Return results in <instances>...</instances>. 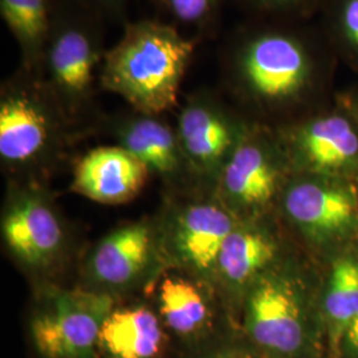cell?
<instances>
[{
  "instance_id": "52a82bcc",
  "label": "cell",
  "mask_w": 358,
  "mask_h": 358,
  "mask_svg": "<svg viewBox=\"0 0 358 358\" xmlns=\"http://www.w3.org/2000/svg\"><path fill=\"white\" fill-rule=\"evenodd\" d=\"M279 148L268 134L245 129L219 174L220 190L232 208L256 213L273 199L287 155Z\"/></svg>"
},
{
  "instance_id": "8fae6325",
  "label": "cell",
  "mask_w": 358,
  "mask_h": 358,
  "mask_svg": "<svg viewBox=\"0 0 358 358\" xmlns=\"http://www.w3.org/2000/svg\"><path fill=\"white\" fill-rule=\"evenodd\" d=\"M149 173L125 148L100 146L77 162L72 189L99 203H125L140 192Z\"/></svg>"
},
{
  "instance_id": "d4e9b609",
  "label": "cell",
  "mask_w": 358,
  "mask_h": 358,
  "mask_svg": "<svg viewBox=\"0 0 358 358\" xmlns=\"http://www.w3.org/2000/svg\"><path fill=\"white\" fill-rule=\"evenodd\" d=\"M262 11L269 13H288L301 8L307 0H247Z\"/></svg>"
},
{
  "instance_id": "7c38bea8",
  "label": "cell",
  "mask_w": 358,
  "mask_h": 358,
  "mask_svg": "<svg viewBox=\"0 0 358 358\" xmlns=\"http://www.w3.org/2000/svg\"><path fill=\"white\" fill-rule=\"evenodd\" d=\"M3 235L13 254L34 267L50 264L64 239L60 220L38 195H24L8 208Z\"/></svg>"
},
{
  "instance_id": "ba28073f",
  "label": "cell",
  "mask_w": 358,
  "mask_h": 358,
  "mask_svg": "<svg viewBox=\"0 0 358 358\" xmlns=\"http://www.w3.org/2000/svg\"><path fill=\"white\" fill-rule=\"evenodd\" d=\"M176 131L190 170L219 176L245 128L238 125L208 92H198L182 108Z\"/></svg>"
},
{
  "instance_id": "7a4b0ae2",
  "label": "cell",
  "mask_w": 358,
  "mask_h": 358,
  "mask_svg": "<svg viewBox=\"0 0 358 358\" xmlns=\"http://www.w3.org/2000/svg\"><path fill=\"white\" fill-rule=\"evenodd\" d=\"M244 329L263 358H321L327 338L292 275L268 269L250 287ZM329 349V348H328Z\"/></svg>"
},
{
  "instance_id": "ac0fdd59",
  "label": "cell",
  "mask_w": 358,
  "mask_h": 358,
  "mask_svg": "<svg viewBox=\"0 0 358 358\" xmlns=\"http://www.w3.org/2000/svg\"><path fill=\"white\" fill-rule=\"evenodd\" d=\"M162 343L159 320L143 307L113 310L103 322L100 336V346L115 358H153Z\"/></svg>"
},
{
  "instance_id": "83f0119b",
  "label": "cell",
  "mask_w": 358,
  "mask_h": 358,
  "mask_svg": "<svg viewBox=\"0 0 358 358\" xmlns=\"http://www.w3.org/2000/svg\"><path fill=\"white\" fill-rule=\"evenodd\" d=\"M357 121H358V120H357Z\"/></svg>"
},
{
  "instance_id": "9a60e30c",
  "label": "cell",
  "mask_w": 358,
  "mask_h": 358,
  "mask_svg": "<svg viewBox=\"0 0 358 358\" xmlns=\"http://www.w3.org/2000/svg\"><path fill=\"white\" fill-rule=\"evenodd\" d=\"M150 247L152 234L145 224H130L113 231L92 254V276L110 287L133 282L146 266Z\"/></svg>"
},
{
  "instance_id": "7402d4cb",
  "label": "cell",
  "mask_w": 358,
  "mask_h": 358,
  "mask_svg": "<svg viewBox=\"0 0 358 358\" xmlns=\"http://www.w3.org/2000/svg\"><path fill=\"white\" fill-rule=\"evenodd\" d=\"M103 20L128 24V0H75Z\"/></svg>"
},
{
  "instance_id": "9c48e42d",
  "label": "cell",
  "mask_w": 358,
  "mask_h": 358,
  "mask_svg": "<svg viewBox=\"0 0 358 358\" xmlns=\"http://www.w3.org/2000/svg\"><path fill=\"white\" fill-rule=\"evenodd\" d=\"M294 226L316 243L346 239L357 230V201L346 186L322 179H301L284 196Z\"/></svg>"
},
{
  "instance_id": "ffe728a7",
  "label": "cell",
  "mask_w": 358,
  "mask_h": 358,
  "mask_svg": "<svg viewBox=\"0 0 358 358\" xmlns=\"http://www.w3.org/2000/svg\"><path fill=\"white\" fill-rule=\"evenodd\" d=\"M159 309L167 327L182 336L199 332L208 321L210 309L203 294L183 279H165L159 288Z\"/></svg>"
},
{
  "instance_id": "2e32d148",
  "label": "cell",
  "mask_w": 358,
  "mask_h": 358,
  "mask_svg": "<svg viewBox=\"0 0 358 358\" xmlns=\"http://www.w3.org/2000/svg\"><path fill=\"white\" fill-rule=\"evenodd\" d=\"M275 257L276 243L268 232L236 224L220 248L215 271L229 285L251 287Z\"/></svg>"
},
{
  "instance_id": "277c9868",
  "label": "cell",
  "mask_w": 358,
  "mask_h": 358,
  "mask_svg": "<svg viewBox=\"0 0 358 358\" xmlns=\"http://www.w3.org/2000/svg\"><path fill=\"white\" fill-rule=\"evenodd\" d=\"M69 118L40 73L19 66L0 90V158L7 166H40L62 152Z\"/></svg>"
},
{
  "instance_id": "603a6c76",
  "label": "cell",
  "mask_w": 358,
  "mask_h": 358,
  "mask_svg": "<svg viewBox=\"0 0 358 358\" xmlns=\"http://www.w3.org/2000/svg\"><path fill=\"white\" fill-rule=\"evenodd\" d=\"M340 27L350 48L358 53V0H346L340 13Z\"/></svg>"
},
{
  "instance_id": "44dd1931",
  "label": "cell",
  "mask_w": 358,
  "mask_h": 358,
  "mask_svg": "<svg viewBox=\"0 0 358 358\" xmlns=\"http://www.w3.org/2000/svg\"><path fill=\"white\" fill-rule=\"evenodd\" d=\"M162 11L179 26L205 32L214 24L223 0H157Z\"/></svg>"
},
{
  "instance_id": "6da1fadb",
  "label": "cell",
  "mask_w": 358,
  "mask_h": 358,
  "mask_svg": "<svg viewBox=\"0 0 358 358\" xmlns=\"http://www.w3.org/2000/svg\"><path fill=\"white\" fill-rule=\"evenodd\" d=\"M195 41L171 23L129 22L118 43L106 51L100 85L122 97L136 112L164 115L178 103Z\"/></svg>"
},
{
  "instance_id": "d6986e66",
  "label": "cell",
  "mask_w": 358,
  "mask_h": 358,
  "mask_svg": "<svg viewBox=\"0 0 358 358\" xmlns=\"http://www.w3.org/2000/svg\"><path fill=\"white\" fill-rule=\"evenodd\" d=\"M357 315L358 260L345 256L333 264L320 312L321 325L333 356L346 328Z\"/></svg>"
},
{
  "instance_id": "4fadbf2b",
  "label": "cell",
  "mask_w": 358,
  "mask_h": 358,
  "mask_svg": "<svg viewBox=\"0 0 358 358\" xmlns=\"http://www.w3.org/2000/svg\"><path fill=\"white\" fill-rule=\"evenodd\" d=\"M235 220L217 205H194L179 214L173 231L174 250L179 259L199 273L217 268L220 248L234 229Z\"/></svg>"
},
{
  "instance_id": "484cf974",
  "label": "cell",
  "mask_w": 358,
  "mask_h": 358,
  "mask_svg": "<svg viewBox=\"0 0 358 358\" xmlns=\"http://www.w3.org/2000/svg\"><path fill=\"white\" fill-rule=\"evenodd\" d=\"M208 358H263L254 348H224Z\"/></svg>"
},
{
  "instance_id": "8992f818",
  "label": "cell",
  "mask_w": 358,
  "mask_h": 358,
  "mask_svg": "<svg viewBox=\"0 0 358 358\" xmlns=\"http://www.w3.org/2000/svg\"><path fill=\"white\" fill-rule=\"evenodd\" d=\"M110 296L84 289L47 297L31 322V336L45 358H96L103 322L113 312Z\"/></svg>"
},
{
  "instance_id": "e0dca14e",
  "label": "cell",
  "mask_w": 358,
  "mask_h": 358,
  "mask_svg": "<svg viewBox=\"0 0 358 358\" xmlns=\"http://www.w3.org/2000/svg\"><path fill=\"white\" fill-rule=\"evenodd\" d=\"M56 0H0V15L20 51V65L41 72Z\"/></svg>"
},
{
  "instance_id": "5b68a950",
  "label": "cell",
  "mask_w": 358,
  "mask_h": 358,
  "mask_svg": "<svg viewBox=\"0 0 358 358\" xmlns=\"http://www.w3.org/2000/svg\"><path fill=\"white\" fill-rule=\"evenodd\" d=\"M224 76L250 100L263 105L294 103L307 92L313 62L301 38L282 29H264L226 52Z\"/></svg>"
},
{
  "instance_id": "30bf717a",
  "label": "cell",
  "mask_w": 358,
  "mask_h": 358,
  "mask_svg": "<svg viewBox=\"0 0 358 358\" xmlns=\"http://www.w3.org/2000/svg\"><path fill=\"white\" fill-rule=\"evenodd\" d=\"M287 155L322 177L358 174V121L341 113L312 118L287 136Z\"/></svg>"
},
{
  "instance_id": "3957f363",
  "label": "cell",
  "mask_w": 358,
  "mask_h": 358,
  "mask_svg": "<svg viewBox=\"0 0 358 358\" xmlns=\"http://www.w3.org/2000/svg\"><path fill=\"white\" fill-rule=\"evenodd\" d=\"M103 22L75 0H56L40 75L68 118L90 106L101 88Z\"/></svg>"
},
{
  "instance_id": "4316f807",
  "label": "cell",
  "mask_w": 358,
  "mask_h": 358,
  "mask_svg": "<svg viewBox=\"0 0 358 358\" xmlns=\"http://www.w3.org/2000/svg\"><path fill=\"white\" fill-rule=\"evenodd\" d=\"M321 358H337V357H336V356H333V355H331V353H328V355H325V356H324V357H321Z\"/></svg>"
},
{
  "instance_id": "5bb4252c",
  "label": "cell",
  "mask_w": 358,
  "mask_h": 358,
  "mask_svg": "<svg viewBox=\"0 0 358 358\" xmlns=\"http://www.w3.org/2000/svg\"><path fill=\"white\" fill-rule=\"evenodd\" d=\"M136 113L117 124L118 145L137 157L150 171L162 177H174L183 169H190L177 131L158 115Z\"/></svg>"
},
{
  "instance_id": "cb8c5ba5",
  "label": "cell",
  "mask_w": 358,
  "mask_h": 358,
  "mask_svg": "<svg viewBox=\"0 0 358 358\" xmlns=\"http://www.w3.org/2000/svg\"><path fill=\"white\" fill-rule=\"evenodd\" d=\"M336 357L358 358V315L346 328L337 348Z\"/></svg>"
}]
</instances>
